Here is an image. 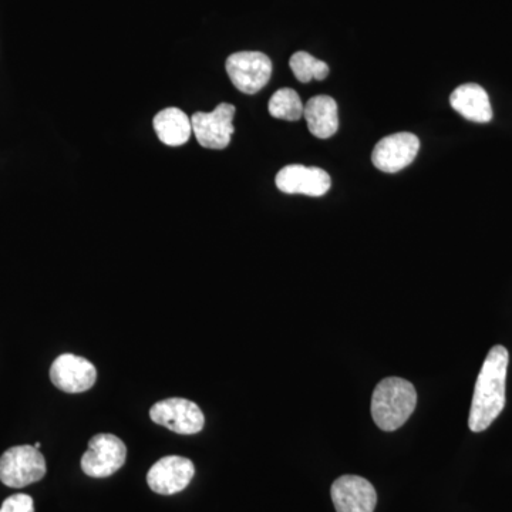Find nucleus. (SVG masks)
Masks as SVG:
<instances>
[{
  "label": "nucleus",
  "mask_w": 512,
  "mask_h": 512,
  "mask_svg": "<svg viewBox=\"0 0 512 512\" xmlns=\"http://www.w3.org/2000/svg\"><path fill=\"white\" fill-rule=\"evenodd\" d=\"M333 504L336 512H373L377 493L370 481L359 476H342L332 485Z\"/></svg>",
  "instance_id": "nucleus-12"
},
{
  "label": "nucleus",
  "mask_w": 512,
  "mask_h": 512,
  "mask_svg": "<svg viewBox=\"0 0 512 512\" xmlns=\"http://www.w3.org/2000/svg\"><path fill=\"white\" fill-rule=\"evenodd\" d=\"M50 379L62 392L83 393L92 389L96 383L97 370L84 357L64 353L53 362Z\"/></svg>",
  "instance_id": "nucleus-10"
},
{
  "label": "nucleus",
  "mask_w": 512,
  "mask_h": 512,
  "mask_svg": "<svg viewBox=\"0 0 512 512\" xmlns=\"http://www.w3.org/2000/svg\"><path fill=\"white\" fill-rule=\"evenodd\" d=\"M303 117L313 136L322 140L335 136L338 131V103L332 97H312L303 107Z\"/></svg>",
  "instance_id": "nucleus-14"
},
{
  "label": "nucleus",
  "mask_w": 512,
  "mask_h": 512,
  "mask_svg": "<svg viewBox=\"0 0 512 512\" xmlns=\"http://www.w3.org/2000/svg\"><path fill=\"white\" fill-rule=\"evenodd\" d=\"M195 476L194 463L188 458L168 456L158 460L147 474V483L154 493L174 495L181 493Z\"/></svg>",
  "instance_id": "nucleus-9"
},
{
  "label": "nucleus",
  "mask_w": 512,
  "mask_h": 512,
  "mask_svg": "<svg viewBox=\"0 0 512 512\" xmlns=\"http://www.w3.org/2000/svg\"><path fill=\"white\" fill-rule=\"evenodd\" d=\"M235 113L237 109L228 103L220 104L211 113H195L191 117V126L200 146L210 150L227 148L235 131Z\"/></svg>",
  "instance_id": "nucleus-6"
},
{
  "label": "nucleus",
  "mask_w": 512,
  "mask_h": 512,
  "mask_svg": "<svg viewBox=\"0 0 512 512\" xmlns=\"http://www.w3.org/2000/svg\"><path fill=\"white\" fill-rule=\"evenodd\" d=\"M127 447L113 434L101 433L89 441L82 457V470L86 476L106 478L113 476L126 463Z\"/></svg>",
  "instance_id": "nucleus-4"
},
{
  "label": "nucleus",
  "mask_w": 512,
  "mask_h": 512,
  "mask_svg": "<svg viewBox=\"0 0 512 512\" xmlns=\"http://www.w3.org/2000/svg\"><path fill=\"white\" fill-rule=\"evenodd\" d=\"M154 130L165 146H184L191 137V119L184 111L168 107L154 117Z\"/></svg>",
  "instance_id": "nucleus-15"
},
{
  "label": "nucleus",
  "mask_w": 512,
  "mask_h": 512,
  "mask_svg": "<svg viewBox=\"0 0 512 512\" xmlns=\"http://www.w3.org/2000/svg\"><path fill=\"white\" fill-rule=\"evenodd\" d=\"M508 362V350L501 345L494 346L485 357L468 417V427L474 433L487 430L504 410Z\"/></svg>",
  "instance_id": "nucleus-1"
},
{
  "label": "nucleus",
  "mask_w": 512,
  "mask_h": 512,
  "mask_svg": "<svg viewBox=\"0 0 512 512\" xmlns=\"http://www.w3.org/2000/svg\"><path fill=\"white\" fill-rule=\"evenodd\" d=\"M450 104L464 119L474 123H490L493 120L490 97L483 87L468 83L457 87L450 96Z\"/></svg>",
  "instance_id": "nucleus-13"
},
{
  "label": "nucleus",
  "mask_w": 512,
  "mask_h": 512,
  "mask_svg": "<svg viewBox=\"0 0 512 512\" xmlns=\"http://www.w3.org/2000/svg\"><path fill=\"white\" fill-rule=\"evenodd\" d=\"M276 187L285 194H303L323 197L332 187L330 175L318 167L301 164L286 165L276 174Z\"/></svg>",
  "instance_id": "nucleus-11"
},
{
  "label": "nucleus",
  "mask_w": 512,
  "mask_h": 512,
  "mask_svg": "<svg viewBox=\"0 0 512 512\" xmlns=\"http://www.w3.org/2000/svg\"><path fill=\"white\" fill-rule=\"evenodd\" d=\"M232 84L245 94L261 92L272 76V62L261 52L234 53L225 63Z\"/></svg>",
  "instance_id": "nucleus-5"
},
{
  "label": "nucleus",
  "mask_w": 512,
  "mask_h": 512,
  "mask_svg": "<svg viewBox=\"0 0 512 512\" xmlns=\"http://www.w3.org/2000/svg\"><path fill=\"white\" fill-rule=\"evenodd\" d=\"M417 406V392L409 380L387 377L377 384L372 396V417L383 431L400 429Z\"/></svg>",
  "instance_id": "nucleus-2"
},
{
  "label": "nucleus",
  "mask_w": 512,
  "mask_h": 512,
  "mask_svg": "<svg viewBox=\"0 0 512 512\" xmlns=\"http://www.w3.org/2000/svg\"><path fill=\"white\" fill-rule=\"evenodd\" d=\"M0 512H35V504L30 495L15 494L3 501Z\"/></svg>",
  "instance_id": "nucleus-18"
},
{
  "label": "nucleus",
  "mask_w": 512,
  "mask_h": 512,
  "mask_svg": "<svg viewBox=\"0 0 512 512\" xmlns=\"http://www.w3.org/2000/svg\"><path fill=\"white\" fill-rule=\"evenodd\" d=\"M420 150L419 137L412 133H397L382 138L372 153V161L383 173H399L413 163Z\"/></svg>",
  "instance_id": "nucleus-8"
},
{
  "label": "nucleus",
  "mask_w": 512,
  "mask_h": 512,
  "mask_svg": "<svg viewBox=\"0 0 512 512\" xmlns=\"http://www.w3.org/2000/svg\"><path fill=\"white\" fill-rule=\"evenodd\" d=\"M46 476V460L35 446L9 448L0 457V481L12 488H23Z\"/></svg>",
  "instance_id": "nucleus-3"
},
{
  "label": "nucleus",
  "mask_w": 512,
  "mask_h": 512,
  "mask_svg": "<svg viewBox=\"0 0 512 512\" xmlns=\"http://www.w3.org/2000/svg\"><path fill=\"white\" fill-rule=\"evenodd\" d=\"M150 417L154 423L185 436L200 433L205 424L204 413L200 407L180 397H171L154 404L150 410Z\"/></svg>",
  "instance_id": "nucleus-7"
},
{
  "label": "nucleus",
  "mask_w": 512,
  "mask_h": 512,
  "mask_svg": "<svg viewBox=\"0 0 512 512\" xmlns=\"http://www.w3.org/2000/svg\"><path fill=\"white\" fill-rule=\"evenodd\" d=\"M303 103L292 89H279L269 100V114L274 119L298 121L303 117Z\"/></svg>",
  "instance_id": "nucleus-16"
},
{
  "label": "nucleus",
  "mask_w": 512,
  "mask_h": 512,
  "mask_svg": "<svg viewBox=\"0 0 512 512\" xmlns=\"http://www.w3.org/2000/svg\"><path fill=\"white\" fill-rule=\"evenodd\" d=\"M35 448H37V450H39V448H40V443H36V444H35Z\"/></svg>",
  "instance_id": "nucleus-19"
},
{
  "label": "nucleus",
  "mask_w": 512,
  "mask_h": 512,
  "mask_svg": "<svg viewBox=\"0 0 512 512\" xmlns=\"http://www.w3.org/2000/svg\"><path fill=\"white\" fill-rule=\"evenodd\" d=\"M289 66L301 83H309L313 79L325 80L329 76L328 64L306 52L295 53L289 60Z\"/></svg>",
  "instance_id": "nucleus-17"
}]
</instances>
